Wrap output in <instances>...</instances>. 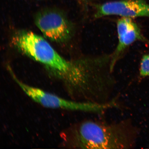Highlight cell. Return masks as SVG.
<instances>
[{"instance_id": "obj_5", "label": "cell", "mask_w": 149, "mask_h": 149, "mask_svg": "<svg viewBox=\"0 0 149 149\" xmlns=\"http://www.w3.org/2000/svg\"><path fill=\"white\" fill-rule=\"evenodd\" d=\"M95 17L115 15L133 19L149 17V4L144 0H120L96 6Z\"/></svg>"}, {"instance_id": "obj_1", "label": "cell", "mask_w": 149, "mask_h": 149, "mask_svg": "<svg viewBox=\"0 0 149 149\" xmlns=\"http://www.w3.org/2000/svg\"><path fill=\"white\" fill-rule=\"evenodd\" d=\"M12 42L22 53L64 80L72 95H80L89 89L94 73V65L89 56L67 60L42 37L30 31H17L13 37Z\"/></svg>"}, {"instance_id": "obj_8", "label": "cell", "mask_w": 149, "mask_h": 149, "mask_svg": "<svg viewBox=\"0 0 149 149\" xmlns=\"http://www.w3.org/2000/svg\"><path fill=\"white\" fill-rule=\"evenodd\" d=\"M81 1H86V0H81Z\"/></svg>"}, {"instance_id": "obj_4", "label": "cell", "mask_w": 149, "mask_h": 149, "mask_svg": "<svg viewBox=\"0 0 149 149\" xmlns=\"http://www.w3.org/2000/svg\"><path fill=\"white\" fill-rule=\"evenodd\" d=\"M35 23L47 38L53 42H64L72 38L73 26L63 13L55 9H43L36 15Z\"/></svg>"}, {"instance_id": "obj_3", "label": "cell", "mask_w": 149, "mask_h": 149, "mask_svg": "<svg viewBox=\"0 0 149 149\" xmlns=\"http://www.w3.org/2000/svg\"><path fill=\"white\" fill-rule=\"evenodd\" d=\"M10 74L15 81L28 97L45 107L72 111L99 112L111 107V104L108 103L99 104L65 99L42 89L24 83L17 78L13 72Z\"/></svg>"}, {"instance_id": "obj_9", "label": "cell", "mask_w": 149, "mask_h": 149, "mask_svg": "<svg viewBox=\"0 0 149 149\" xmlns=\"http://www.w3.org/2000/svg\"><path fill=\"white\" fill-rule=\"evenodd\" d=\"M37 1H42V0H37Z\"/></svg>"}, {"instance_id": "obj_6", "label": "cell", "mask_w": 149, "mask_h": 149, "mask_svg": "<svg viewBox=\"0 0 149 149\" xmlns=\"http://www.w3.org/2000/svg\"><path fill=\"white\" fill-rule=\"evenodd\" d=\"M117 29L118 44L114 51L111 55V66L113 71L117 61L130 45L137 41L147 42L133 19L121 17L117 20Z\"/></svg>"}, {"instance_id": "obj_7", "label": "cell", "mask_w": 149, "mask_h": 149, "mask_svg": "<svg viewBox=\"0 0 149 149\" xmlns=\"http://www.w3.org/2000/svg\"><path fill=\"white\" fill-rule=\"evenodd\" d=\"M139 74L141 77L149 76V54L144 55L141 58Z\"/></svg>"}, {"instance_id": "obj_2", "label": "cell", "mask_w": 149, "mask_h": 149, "mask_svg": "<svg viewBox=\"0 0 149 149\" xmlns=\"http://www.w3.org/2000/svg\"><path fill=\"white\" fill-rule=\"evenodd\" d=\"M66 141L72 148L124 149L134 146L136 130L127 121L109 124L86 120L71 128Z\"/></svg>"}]
</instances>
